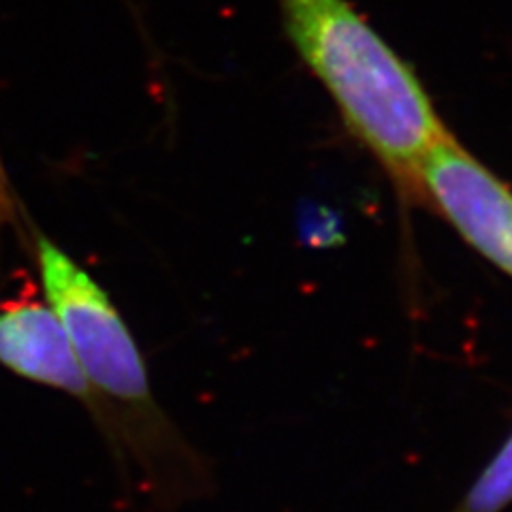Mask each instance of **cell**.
Segmentation results:
<instances>
[{"label":"cell","instance_id":"3","mask_svg":"<svg viewBox=\"0 0 512 512\" xmlns=\"http://www.w3.org/2000/svg\"><path fill=\"white\" fill-rule=\"evenodd\" d=\"M427 201L485 261L512 278V188L448 133L416 171Z\"/></svg>","mask_w":512,"mask_h":512},{"label":"cell","instance_id":"2","mask_svg":"<svg viewBox=\"0 0 512 512\" xmlns=\"http://www.w3.org/2000/svg\"><path fill=\"white\" fill-rule=\"evenodd\" d=\"M288 39L348 131L414 197L416 171L448 135L419 75L348 0H278Z\"/></svg>","mask_w":512,"mask_h":512},{"label":"cell","instance_id":"1","mask_svg":"<svg viewBox=\"0 0 512 512\" xmlns=\"http://www.w3.org/2000/svg\"><path fill=\"white\" fill-rule=\"evenodd\" d=\"M35 233L41 295L67 331L82 372L116 431V463L158 508L201 495L210 472L201 453L158 404L135 335L105 288L52 237Z\"/></svg>","mask_w":512,"mask_h":512},{"label":"cell","instance_id":"5","mask_svg":"<svg viewBox=\"0 0 512 512\" xmlns=\"http://www.w3.org/2000/svg\"><path fill=\"white\" fill-rule=\"evenodd\" d=\"M512 506V431L453 512H504Z\"/></svg>","mask_w":512,"mask_h":512},{"label":"cell","instance_id":"6","mask_svg":"<svg viewBox=\"0 0 512 512\" xmlns=\"http://www.w3.org/2000/svg\"><path fill=\"white\" fill-rule=\"evenodd\" d=\"M13 220H15V201H13V192H11V184L3 165V158H0V224L13 222Z\"/></svg>","mask_w":512,"mask_h":512},{"label":"cell","instance_id":"4","mask_svg":"<svg viewBox=\"0 0 512 512\" xmlns=\"http://www.w3.org/2000/svg\"><path fill=\"white\" fill-rule=\"evenodd\" d=\"M0 367L82 404L116 459L111 416L88 384L67 331L43 295L28 291L0 303Z\"/></svg>","mask_w":512,"mask_h":512}]
</instances>
